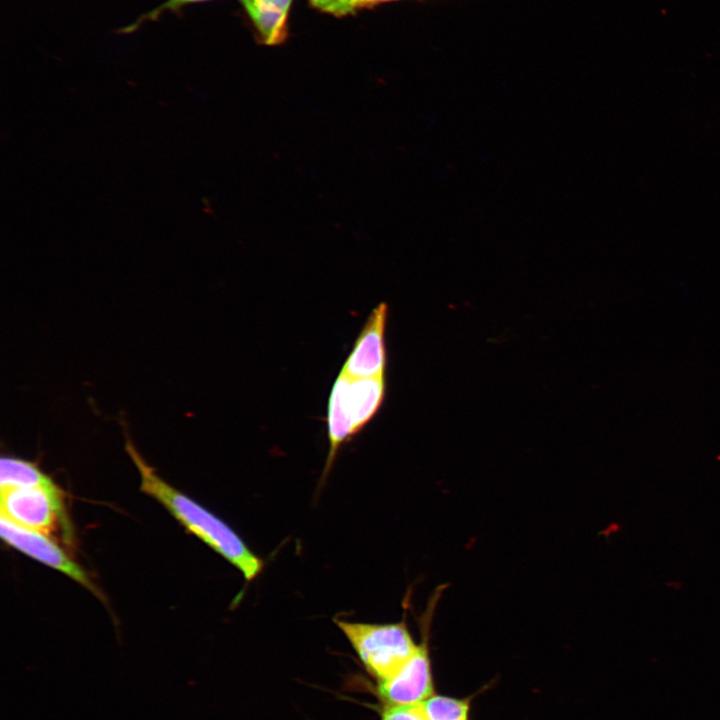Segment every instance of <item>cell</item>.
Returning <instances> with one entry per match:
<instances>
[{
  "instance_id": "obj_1",
  "label": "cell",
  "mask_w": 720,
  "mask_h": 720,
  "mask_svg": "<svg viewBox=\"0 0 720 720\" xmlns=\"http://www.w3.org/2000/svg\"><path fill=\"white\" fill-rule=\"evenodd\" d=\"M125 450L139 471L140 490L158 501L191 534L234 566L250 582L263 570L264 561L224 520L167 483L126 436Z\"/></svg>"
},
{
  "instance_id": "obj_2",
  "label": "cell",
  "mask_w": 720,
  "mask_h": 720,
  "mask_svg": "<svg viewBox=\"0 0 720 720\" xmlns=\"http://www.w3.org/2000/svg\"><path fill=\"white\" fill-rule=\"evenodd\" d=\"M365 671L377 683L393 677L418 647L407 623H365L333 619Z\"/></svg>"
},
{
  "instance_id": "obj_3",
  "label": "cell",
  "mask_w": 720,
  "mask_h": 720,
  "mask_svg": "<svg viewBox=\"0 0 720 720\" xmlns=\"http://www.w3.org/2000/svg\"><path fill=\"white\" fill-rule=\"evenodd\" d=\"M440 593L441 589L433 594L419 617L421 639L414 654L393 677L377 683L376 693L382 705L420 704L435 693L429 634Z\"/></svg>"
},
{
  "instance_id": "obj_4",
  "label": "cell",
  "mask_w": 720,
  "mask_h": 720,
  "mask_svg": "<svg viewBox=\"0 0 720 720\" xmlns=\"http://www.w3.org/2000/svg\"><path fill=\"white\" fill-rule=\"evenodd\" d=\"M1 515L29 529L48 534L61 526L65 540L71 544L74 531L68 516L64 491L58 486L17 487L1 489Z\"/></svg>"
},
{
  "instance_id": "obj_5",
  "label": "cell",
  "mask_w": 720,
  "mask_h": 720,
  "mask_svg": "<svg viewBox=\"0 0 720 720\" xmlns=\"http://www.w3.org/2000/svg\"><path fill=\"white\" fill-rule=\"evenodd\" d=\"M0 534L7 545L30 558L54 569L93 593L100 600L105 597L85 569L70 557L63 548L46 533L21 526L5 516H0Z\"/></svg>"
},
{
  "instance_id": "obj_6",
  "label": "cell",
  "mask_w": 720,
  "mask_h": 720,
  "mask_svg": "<svg viewBox=\"0 0 720 720\" xmlns=\"http://www.w3.org/2000/svg\"><path fill=\"white\" fill-rule=\"evenodd\" d=\"M388 306L382 302L369 314L341 373L351 378H372L385 376L387 353L385 329Z\"/></svg>"
},
{
  "instance_id": "obj_7",
  "label": "cell",
  "mask_w": 720,
  "mask_h": 720,
  "mask_svg": "<svg viewBox=\"0 0 720 720\" xmlns=\"http://www.w3.org/2000/svg\"><path fill=\"white\" fill-rule=\"evenodd\" d=\"M333 386L339 393L343 411L356 435L376 415L384 401L385 376L351 378L340 372Z\"/></svg>"
},
{
  "instance_id": "obj_8",
  "label": "cell",
  "mask_w": 720,
  "mask_h": 720,
  "mask_svg": "<svg viewBox=\"0 0 720 720\" xmlns=\"http://www.w3.org/2000/svg\"><path fill=\"white\" fill-rule=\"evenodd\" d=\"M293 0H240L261 41L279 45L288 35V17Z\"/></svg>"
},
{
  "instance_id": "obj_9",
  "label": "cell",
  "mask_w": 720,
  "mask_h": 720,
  "mask_svg": "<svg viewBox=\"0 0 720 720\" xmlns=\"http://www.w3.org/2000/svg\"><path fill=\"white\" fill-rule=\"evenodd\" d=\"M1 489L17 487H44L53 489L58 484L34 462L14 456H3L0 462Z\"/></svg>"
},
{
  "instance_id": "obj_10",
  "label": "cell",
  "mask_w": 720,
  "mask_h": 720,
  "mask_svg": "<svg viewBox=\"0 0 720 720\" xmlns=\"http://www.w3.org/2000/svg\"><path fill=\"white\" fill-rule=\"evenodd\" d=\"M428 720H469L471 698L433 694L421 703Z\"/></svg>"
},
{
  "instance_id": "obj_11",
  "label": "cell",
  "mask_w": 720,
  "mask_h": 720,
  "mask_svg": "<svg viewBox=\"0 0 720 720\" xmlns=\"http://www.w3.org/2000/svg\"><path fill=\"white\" fill-rule=\"evenodd\" d=\"M310 5L325 14L345 17L379 4L399 0H308Z\"/></svg>"
},
{
  "instance_id": "obj_12",
  "label": "cell",
  "mask_w": 720,
  "mask_h": 720,
  "mask_svg": "<svg viewBox=\"0 0 720 720\" xmlns=\"http://www.w3.org/2000/svg\"><path fill=\"white\" fill-rule=\"evenodd\" d=\"M211 0H166L159 6L141 15L136 21L120 29V33L130 34L135 32L141 25L148 21H156L165 14L181 15L187 6L207 2Z\"/></svg>"
},
{
  "instance_id": "obj_13",
  "label": "cell",
  "mask_w": 720,
  "mask_h": 720,
  "mask_svg": "<svg viewBox=\"0 0 720 720\" xmlns=\"http://www.w3.org/2000/svg\"><path fill=\"white\" fill-rule=\"evenodd\" d=\"M380 720H428L420 704L382 705Z\"/></svg>"
}]
</instances>
